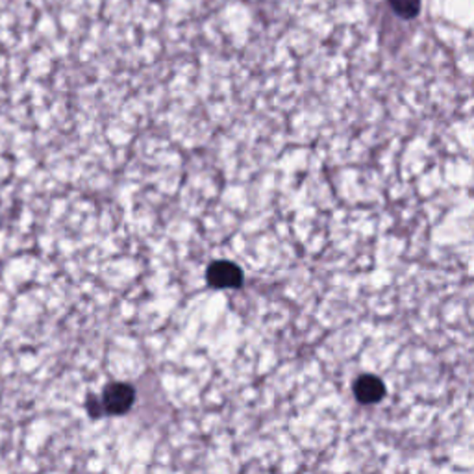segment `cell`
Listing matches in <instances>:
<instances>
[{
	"label": "cell",
	"mask_w": 474,
	"mask_h": 474,
	"mask_svg": "<svg viewBox=\"0 0 474 474\" xmlns=\"http://www.w3.org/2000/svg\"><path fill=\"white\" fill-rule=\"evenodd\" d=\"M104 406L112 413H124L134 402V389L126 384H114L104 391Z\"/></svg>",
	"instance_id": "obj_2"
},
{
	"label": "cell",
	"mask_w": 474,
	"mask_h": 474,
	"mask_svg": "<svg viewBox=\"0 0 474 474\" xmlns=\"http://www.w3.org/2000/svg\"><path fill=\"white\" fill-rule=\"evenodd\" d=\"M391 8L404 19H413L419 13L420 0H389Z\"/></svg>",
	"instance_id": "obj_4"
},
{
	"label": "cell",
	"mask_w": 474,
	"mask_h": 474,
	"mask_svg": "<svg viewBox=\"0 0 474 474\" xmlns=\"http://www.w3.org/2000/svg\"><path fill=\"white\" fill-rule=\"evenodd\" d=\"M354 393L361 404H375L380 402L385 394V385L378 377L365 375L356 380Z\"/></svg>",
	"instance_id": "obj_3"
},
{
	"label": "cell",
	"mask_w": 474,
	"mask_h": 474,
	"mask_svg": "<svg viewBox=\"0 0 474 474\" xmlns=\"http://www.w3.org/2000/svg\"><path fill=\"white\" fill-rule=\"evenodd\" d=\"M207 284L216 289H233L243 284V271L232 261H214L206 271Z\"/></svg>",
	"instance_id": "obj_1"
}]
</instances>
